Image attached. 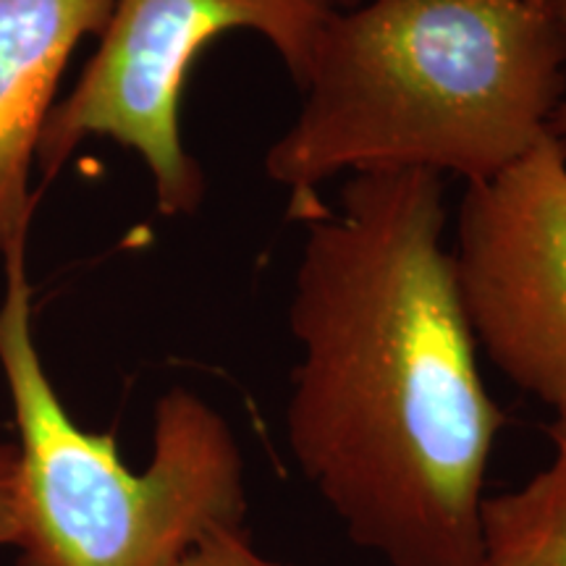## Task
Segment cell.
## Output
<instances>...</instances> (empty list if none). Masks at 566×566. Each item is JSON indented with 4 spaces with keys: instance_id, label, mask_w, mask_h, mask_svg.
Listing matches in <instances>:
<instances>
[{
    "instance_id": "9c48e42d",
    "label": "cell",
    "mask_w": 566,
    "mask_h": 566,
    "mask_svg": "<svg viewBox=\"0 0 566 566\" xmlns=\"http://www.w3.org/2000/svg\"><path fill=\"white\" fill-rule=\"evenodd\" d=\"M19 530V449L0 443V548L17 543Z\"/></svg>"
},
{
    "instance_id": "8992f818",
    "label": "cell",
    "mask_w": 566,
    "mask_h": 566,
    "mask_svg": "<svg viewBox=\"0 0 566 566\" xmlns=\"http://www.w3.org/2000/svg\"><path fill=\"white\" fill-rule=\"evenodd\" d=\"M116 0H0V258L27 244L40 192L42 124L82 38H101Z\"/></svg>"
},
{
    "instance_id": "ba28073f",
    "label": "cell",
    "mask_w": 566,
    "mask_h": 566,
    "mask_svg": "<svg viewBox=\"0 0 566 566\" xmlns=\"http://www.w3.org/2000/svg\"><path fill=\"white\" fill-rule=\"evenodd\" d=\"M174 566H289L254 548L244 525L218 527L195 543Z\"/></svg>"
},
{
    "instance_id": "5b68a950",
    "label": "cell",
    "mask_w": 566,
    "mask_h": 566,
    "mask_svg": "<svg viewBox=\"0 0 566 566\" xmlns=\"http://www.w3.org/2000/svg\"><path fill=\"white\" fill-rule=\"evenodd\" d=\"M457 279L478 346L504 378L566 420V145L554 134L467 187Z\"/></svg>"
},
{
    "instance_id": "52a82bcc",
    "label": "cell",
    "mask_w": 566,
    "mask_h": 566,
    "mask_svg": "<svg viewBox=\"0 0 566 566\" xmlns=\"http://www.w3.org/2000/svg\"><path fill=\"white\" fill-rule=\"evenodd\" d=\"M554 459L480 506V566H566V420L548 428Z\"/></svg>"
},
{
    "instance_id": "4fadbf2b",
    "label": "cell",
    "mask_w": 566,
    "mask_h": 566,
    "mask_svg": "<svg viewBox=\"0 0 566 566\" xmlns=\"http://www.w3.org/2000/svg\"><path fill=\"white\" fill-rule=\"evenodd\" d=\"M478 566H480V564H478Z\"/></svg>"
},
{
    "instance_id": "8fae6325",
    "label": "cell",
    "mask_w": 566,
    "mask_h": 566,
    "mask_svg": "<svg viewBox=\"0 0 566 566\" xmlns=\"http://www.w3.org/2000/svg\"><path fill=\"white\" fill-rule=\"evenodd\" d=\"M328 3L334 6V9H338V6H342V9H354V6L365 3V0H328Z\"/></svg>"
},
{
    "instance_id": "3957f363",
    "label": "cell",
    "mask_w": 566,
    "mask_h": 566,
    "mask_svg": "<svg viewBox=\"0 0 566 566\" xmlns=\"http://www.w3.org/2000/svg\"><path fill=\"white\" fill-rule=\"evenodd\" d=\"M27 244L3 254L0 370L19 430L17 566H174L247 520L244 457L226 417L184 386L155 405L153 457L134 472L111 433L74 422L32 336Z\"/></svg>"
},
{
    "instance_id": "7c38bea8",
    "label": "cell",
    "mask_w": 566,
    "mask_h": 566,
    "mask_svg": "<svg viewBox=\"0 0 566 566\" xmlns=\"http://www.w3.org/2000/svg\"><path fill=\"white\" fill-rule=\"evenodd\" d=\"M537 3H554V0H537Z\"/></svg>"
},
{
    "instance_id": "30bf717a",
    "label": "cell",
    "mask_w": 566,
    "mask_h": 566,
    "mask_svg": "<svg viewBox=\"0 0 566 566\" xmlns=\"http://www.w3.org/2000/svg\"><path fill=\"white\" fill-rule=\"evenodd\" d=\"M554 11H556V17L564 21V27H566V0H554ZM548 134H554L558 142H564V145H566V95H564V101L558 103V108L554 111V116H551Z\"/></svg>"
},
{
    "instance_id": "277c9868",
    "label": "cell",
    "mask_w": 566,
    "mask_h": 566,
    "mask_svg": "<svg viewBox=\"0 0 566 566\" xmlns=\"http://www.w3.org/2000/svg\"><path fill=\"white\" fill-rule=\"evenodd\" d=\"M331 11L328 0H116L101 48L42 124L34 166L53 181L84 139L108 137L145 160L163 216H189L205 176L181 145L179 103L197 55L226 32H258L302 90Z\"/></svg>"
},
{
    "instance_id": "6da1fadb",
    "label": "cell",
    "mask_w": 566,
    "mask_h": 566,
    "mask_svg": "<svg viewBox=\"0 0 566 566\" xmlns=\"http://www.w3.org/2000/svg\"><path fill=\"white\" fill-rule=\"evenodd\" d=\"M289 328L286 441L354 546L388 566H478L506 424L443 250L441 174H354L304 218Z\"/></svg>"
},
{
    "instance_id": "7a4b0ae2",
    "label": "cell",
    "mask_w": 566,
    "mask_h": 566,
    "mask_svg": "<svg viewBox=\"0 0 566 566\" xmlns=\"http://www.w3.org/2000/svg\"><path fill=\"white\" fill-rule=\"evenodd\" d=\"M566 27L537 0H365L317 34L304 103L265 155L292 212L342 171H451L478 187L548 134Z\"/></svg>"
}]
</instances>
